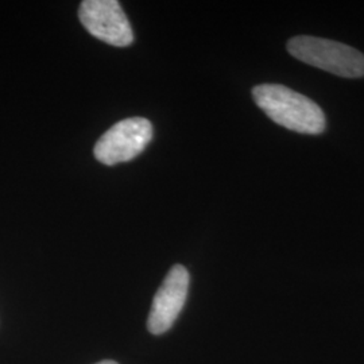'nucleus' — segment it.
<instances>
[{"mask_svg": "<svg viewBox=\"0 0 364 364\" xmlns=\"http://www.w3.org/2000/svg\"><path fill=\"white\" fill-rule=\"evenodd\" d=\"M153 138V126L144 117H129L117 122L102 135L95 146L99 162L112 166L139 156Z\"/></svg>", "mask_w": 364, "mask_h": 364, "instance_id": "7ed1b4c3", "label": "nucleus"}, {"mask_svg": "<svg viewBox=\"0 0 364 364\" xmlns=\"http://www.w3.org/2000/svg\"><path fill=\"white\" fill-rule=\"evenodd\" d=\"M78 18L90 34L108 45L126 48L134 41L130 22L117 0H85Z\"/></svg>", "mask_w": 364, "mask_h": 364, "instance_id": "20e7f679", "label": "nucleus"}, {"mask_svg": "<svg viewBox=\"0 0 364 364\" xmlns=\"http://www.w3.org/2000/svg\"><path fill=\"white\" fill-rule=\"evenodd\" d=\"M287 52L294 58L340 77L364 76V54L346 43L312 36L293 37Z\"/></svg>", "mask_w": 364, "mask_h": 364, "instance_id": "f03ea898", "label": "nucleus"}, {"mask_svg": "<svg viewBox=\"0 0 364 364\" xmlns=\"http://www.w3.org/2000/svg\"><path fill=\"white\" fill-rule=\"evenodd\" d=\"M188 270L182 264H174L153 299L147 320V328L153 335H162L169 331L181 313L188 297Z\"/></svg>", "mask_w": 364, "mask_h": 364, "instance_id": "39448f33", "label": "nucleus"}, {"mask_svg": "<svg viewBox=\"0 0 364 364\" xmlns=\"http://www.w3.org/2000/svg\"><path fill=\"white\" fill-rule=\"evenodd\" d=\"M252 97L274 123L299 134L317 135L326 130L323 109L305 95L279 84H260L252 88Z\"/></svg>", "mask_w": 364, "mask_h": 364, "instance_id": "f257e3e1", "label": "nucleus"}, {"mask_svg": "<svg viewBox=\"0 0 364 364\" xmlns=\"http://www.w3.org/2000/svg\"><path fill=\"white\" fill-rule=\"evenodd\" d=\"M96 364H117V362H114V360H103V362H99V363Z\"/></svg>", "mask_w": 364, "mask_h": 364, "instance_id": "423d86ee", "label": "nucleus"}]
</instances>
